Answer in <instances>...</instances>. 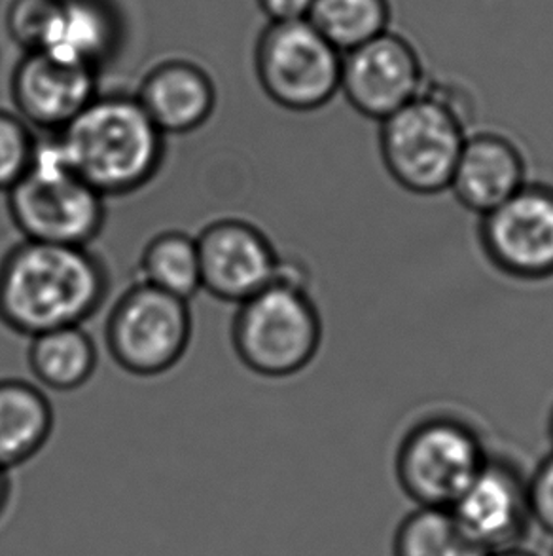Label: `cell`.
I'll use <instances>...</instances> for the list:
<instances>
[{
	"instance_id": "obj_1",
	"label": "cell",
	"mask_w": 553,
	"mask_h": 556,
	"mask_svg": "<svg viewBox=\"0 0 553 556\" xmlns=\"http://www.w3.org/2000/svg\"><path fill=\"white\" fill-rule=\"evenodd\" d=\"M108 289L105 263L90 248L23 240L0 258V324L27 339L82 327Z\"/></svg>"
},
{
	"instance_id": "obj_2",
	"label": "cell",
	"mask_w": 553,
	"mask_h": 556,
	"mask_svg": "<svg viewBox=\"0 0 553 556\" xmlns=\"http://www.w3.org/2000/svg\"><path fill=\"white\" fill-rule=\"evenodd\" d=\"M53 136L75 174L103 198L133 194L164 166L165 136L136 93H98Z\"/></svg>"
},
{
	"instance_id": "obj_3",
	"label": "cell",
	"mask_w": 553,
	"mask_h": 556,
	"mask_svg": "<svg viewBox=\"0 0 553 556\" xmlns=\"http://www.w3.org/2000/svg\"><path fill=\"white\" fill-rule=\"evenodd\" d=\"M472 124L468 98L428 80L417 99L377 124L385 172L410 194H446Z\"/></svg>"
},
{
	"instance_id": "obj_4",
	"label": "cell",
	"mask_w": 553,
	"mask_h": 556,
	"mask_svg": "<svg viewBox=\"0 0 553 556\" xmlns=\"http://www.w3.org/2000/svg\"><path fill=\"white\" fill-rule=\"evenodd\" d=\"M232 344L240 362L263 378H291L313 365L324 344V317L311 289L276 276L237 304Z\"/></svg>"
},
{
	"instance_id": "obj_5",
	"label": "cell",
	"mask_w": 553,
	"mask_h": 556,
	"mask_svg": "<svg viewBox=\"0 0 553 556\" xmlns=\"http://www.w3.org/2000/svg\"><path fill=\"white\" fill-rule=\"evenodd\" d=\"M105 200L75 174L53 134L38 139L29 172L7 192L23 240L75 248H90L103 230Z\"/></svg>"
},
{
	"instance_id": "obj_6",
	"label": "cell",
	"mask_w": 553,
	"mask_h": 556,
	"mask_svg": "<svg viewBox=\"0 0 553 556\" xmlns=\"http://www.w3.org/2000/svg\"><path fill=\"white\" fill-rule=\"evenodd\" d=\"M489 454L486 437L474 424L455 414H433L398 441L395 475L417 507L449 509Z\"/></svg>"
},
{
	"instance_id": "obj_7",
	"label": "cell",
	"mask_w": 553,
	"mask_h": 556,
	"mask_svg": "<svg viewBox=\"0 0 553 556\" xmlns=\"http://www.w3.org/2000/svg\"><path fill=\"white\" fill-rule=\"evenodd\" d=\"M342 55L307 20L270 23L256 45V78L284 111L319 113L339 98Z\"/></svg>"
},
{
	"instance_id": "obj_8",
	"label": "cell",
	"mask_w": 553,
	"mask_h": 556,
	"mask_svg": "<svg viewBox=\"0 0 553 556\" xmlns=\"http://www.w3.org/2000/svg\"><path fill=\"white\" fill-rule=\"evenodd\" d=\"M192 329L190 302L137 281L106 317V348L129 375H165L187 354Z\"/></svg>"
},
{
	"instance_id": "obj_9",
	"label": "cell",
	"mask_w": 553,
	"mask_h": 556,
	"mask_svg": "<svg viewBox=\"0 0 553 556\" xmlns=\"http://www.w3.org/2000/svg\"><path fill=\"white\" fill-rule=\"evenodd\" d=\"M479 245L502 276L524 283L553 279V182L531 179L478 220Z\"/></svg>"
},
{
	"instance_id": "obj_10",
	"label": "cell",
	"mask_w": 553,
	"mask_h": 556,
	"mask_svg": "<svg viewBox=\"0 0 553 556\" xmlns=\"http://www.w3.org/2000/svg\"><path fill=\"white\" fill-rule=\"evenodd\" d=\"M426 83L417 50L390 29L342 55L339 98L368 121L389 118L417 99Z\"/></svg>"
},
{
	"instance_id": "obj_11",
	"label": "cell",
	"mask_w": 553,
	"mask_h": 556,
	"mask_svg": "<svg viewBox=\"0 0 553 556\" xmlns=\"http://www.w3.org/2000/svg\"><path fill=\"white\" fill-rule=\"evenodd\" d=\"M202 291L222 302L241 304L270 287L281 261L273 241L243 218H218L195 236Z\"/></svg>"
},
{
	"instance_id": "obj_12",
	"label": "cell",
	"mask_w": 553,
	"mask_h": 556,
	"mask_svg": "<svg viewBox=\"0 0 553 556\" xmlns=\"http://www.w3.org/2000/svg\"><path fill=\"white\" fill-rule=\"evenodd\" d=\"M449 511L487 553L519 547L532 525L527 477L514 459L491 452Z\"/></svg>"
},
{
	"instance_id": "obj_13",
	"label": "cell",
	"mask_w": 553,
	"mask_h": 556,
	"mask_svg": "<svg viewBox=\"0 0 553 556\" xmlns=\"http://www.w3.org/2000/svg\"><path fill=\"white\" fill-rule=\"evenodd\" d=\"M531 181L529 154L514 134L476 128L464 139L448 192L459 207L484 217Z\"/></svg>"
},
{
	"instance_id": "obj_14",
	"label": "cell",
	"mask_w": 553,
	"mask_h": 556,
	"mask_svg": "<svg viewBox=\"0 0 553 556\" xmlns=\"http://www.w3.org/2000/svg\"><path fill=\"white\" fill-rule=\"evenodd\" d=\"M99 93L98 73L27 52L12 75L15 114L30 128L60 134Z\"/></svg>"
},
{
	"instance_id": "obj_15",
	"label": "cell",
	"mask_w": 553,
	"mask_h": 556,
	"mask_svg": "<svg viewBox=\"0 0 553 556\" xmlns=\"http://www.w3.org/2000/svg\"><path fill=\"white\" fill-rule=\"evenodd\" d=\"M144 113L167 136L202 128L217 109V86L205 68L187 60L157 63L136 93Z\"/></svg>"
},
{
	"instance_id": "obj_16",
	"label": "cell",
	"mask_w": 553,
	"mask_h": 556,
	"mask_svg": "<svg viewBox=\"0 0 553 556\" xmlns=\"http://www.w3.org/2000/svg\"><path fill=\"white\" fill-rule=\"evenodd\" d=\"M118 40V20L105 0H55L35 52L99 73L113 58Z\"/></svg>"
},
{
	"instance_id": "obj_17",
	"label": "cell",
	"mask_w": 553,
	"mask_h": 556,
	"mask_svg": "<svg viewBox=\"0 0 553 556\" xmlns=\"http://www.w3.org/2000/svg\"><path fill=\"white\" fill-rule=\"evenodd\" d=\"M55 426L50 399L37 383L0 380V469L27 464L44 448Z\"/></svg>"
},
{
	"instance_id": "obj_18",
	"label": "cell",
	"mask_w": 553,
	"mask_h": 556,
	"mask_svg": "<svg viewBox=\"0 0 553 556\" xmlns=\"http://www.w3.org/2000/svg\"><path fill=\"white\" fill-rule=\"evenodd\" d=\"M95 342L83 327H63L30 339L27 363L42 388L75 391L90 382L98 369Z\"/></svg>"
},
{
	"instance_id": "obj_19",
	"label": "cell",
	"mask_w": 553,
	"mask_h": 556,
	"mask_svg": "<svg viewBox=\"0 0 553 556\" xmlns=\"http://www.w3.org/2000/svg\"><path fill=\"white\" fill-rule=\"evenodd\" d=\"M139 281L190 302L202 291V268L195 236L165 230L142 249Z\"/></svg>"
},
{
	"instance_id": "obj_20",
	"label": "cell",
	"mask_w": 553,
	"mask_h": 556,
	"mask_svg": "<svg viewBox=\"0 0 553 556\" xmlns=\"http://www.w3.org/2000/svg\"><path fill=\"white\" fill-rule=\"evenodd\" d=\"M307 22L336 48L351 52L389 30V0H314Z\"/></svg>"
},
{
	"instance_id": "obj_21",
	"label": "cell",
	"mask_w": 553,
	"mask_h": 556,
	"mask_svg": "<svg viewBox=\"0 0 553 556\" xmlns=\"http://www.w3.org/2000/svg\"><path fill=\"white\" fill-rule=\"evenodd\" d=\"M449 509L417 507L397 528L393 556H489Z\"/></svg>"
},
{
	"instance_id": "obj_22",
	"label": "cell",
	"mask_w": 553,
	"mask_h": 556,
	"mask_svg": "<svg viewBox=\"0 0 553 556\" xmlns=\"http://www.w3.org/2000/svg\"><path fill=\"white\" fill-rule=\"evenodd\" d=\"M37 141L29 124L0 109V192L7 194L29 172Z\"/></svg>"
},
{
	"instance_id": "obj_23",
	"label": "cell",
	"mask_w": 553,
	"mask_h": 556,
	"mask_svg": "<svg viewBox=\"0 0 553 556\" xmlns=\"http://www.w3.org/2000/svg\"><path fill=\"white\" fill-rule=\"evenodd\" d=\"M53 4L55 0H12L8 12V30L15 42L25 48V52L38 50Z\"/></svg>"
},
{
	"instance_id": "obj_24",
	"label": "cell",
	"mask_w": 553,
	"mask_h": 556,
	"mask_svg": "<svg viewBox=\"0 0 553 556\" xmlns=\"http://www.w3.org/2000/svg\"><path fill=\"white\" fill-rule=\"evenodd\" d=\"M527 502L532 522L553 535V451L527 477Z\"/></svg>"
},
{
	"instance_id": "obj_25",
	"label": "cell",
	"mask_w": 553,
	"mask_h": 556,
	"mask_svg": "<svg viewBox=\"0 0 553 556\" xmlns=\"http://www.w3.org/2000/svg\"><path fill=\"white\" fill-rule=\"evenodd\" d=\"M314 0H258V7L270 23L301 22L313 8Z\"/></svg>"
},
{
	"instance_id": "obj_26",
	"label": "cell",
	"mask_w": 553,
	"mask_h": 556,
	"mask_svg": "<svg viewBox=\"0 0 553 556\" xmlns=\"http://www.w3.org/2000/svg\"><path fill=\"white\" fill-rule=\"evenodd\" d=\"M14 497V482H12V473L0 469V522L7 517L8 509L12 505Z\"/></svg>"
},
{
	"instance_id": "obj_27",
	"label": "cell",
	"mask_w": 553,
	"mask_h": 556,
	"mask_svg": "<svg viewBox=\"0 0 553 556\" xmlns=\"http://www.w3.org/2000/svg\"><path fill=\"white\" fill-rule=\"evenodd\" d=\"M489 556H537L531 551L522 549V547H512V549L497 551Z\"/></svg>"
},
{
	"instance_id": "obj_28",
	"label": "cell",
	"mask_w": 553,
	"mask_h": 556,
	"mask_svg": "<svg viewBox=\"0 0 553 556\" xmlns=\"http://www.w3.org/2000/svg\"><path fill=\"white\" fill-rule=\"evenodd\" d=\"M544 433H546L548 443H550V448L553 451V406L550 408V413H548L546 428H544Z\"/></svg>"
}]
</instances>
